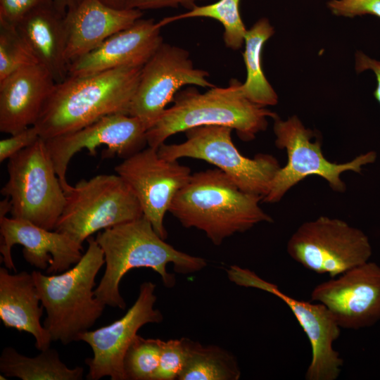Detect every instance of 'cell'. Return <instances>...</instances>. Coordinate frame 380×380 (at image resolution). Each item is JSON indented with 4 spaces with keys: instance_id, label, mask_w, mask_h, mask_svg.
<instances>
[{
    "instance_id": "obj_10",
    "label": "cell",
    "mask_w": 380,
    "mask_h": 380,
    "mask_svg": "<svg viewBox=\"0 0 380 380\" xmlns=\"http://www.w3.org/2000/svg\"><path fill=\"white\" fill-rule=\"evenodd\" d=\"M286 251L305 268L332 278L369 261L372 254L362 230L327 216L301 224L289 238Z\"/></svg>"
},
{
    "instance_id": "obj_5",
    "label": "cell",
    "mask_w": 380,
    "mask_h": 380,
    "mask_svg": "<svg viewBox=\"0 0 380 380\" xmlns=\"http://www.w3.org/2000/svg\"><path fill=\"white\" fill-rule=\"evenodd\" d=\"M81 259L69 270L52 275L32 272L46 312L43 326L52 341L68 345L96 323L106 305L94 296L96 277L105 264L102 249L92 236Z\"/></svg>"
},
{
    "instance_id": "obj_36",
    "label": "cell",
    "mask_w": 380,
    "mask_h": 380,
    "mask_svg": "<svg viewBox=\"0 0 380 380\" xmlns=\"http://www.w3.org/2000/svg\"><path fill=\"white\" fill-rule=\"evenodd\" d=\"M106 5L118 9L127 8L128 0H101Z\"/></svg>"
},
{
    "instance_id": "obj_17",
    "label": "cell",
    "mask_w": 380,
    "mask_h": 380,
    "mask_svg": "<svg viewBox=\"0 0 380 380\" xmlns=\"http://www.w3.org/2000/svg\"><path fill=\"white\" fill-rule=\"evenodd\" d=\"M1 261L9 270L16 272L11 248L23 246L24 259L47 274L61 273L75 265L83 255V247L67 234L49 230L29 221L0 217Z\"/></svg>"
},
{
    "instance_id": "obj_13",
    "label": "cell",
    "mask_w": 380,
    "mask_h": 380,
    "mask_svg": "<svg viewBox=\"0 0 380 380\" xmlns=\"http://www.w3.org/2000/svg\"><path fill=\"white\" fill-rule=\"evenodd\" d=\"M115 171L137 196L155 232L166 239L164 217L176 194L189 180L190 167L160 157L158 148L148 146L124 159Z\"/></svg>"
},
{
    "instance_id": "obj_26",
    "label": "cell",
    "mask_w": 380,
    "mask_h": 380,
    "mask_svg": "<svg viewBox=\"0 0 380 380\" xmlns=\"http://www.w3.org/2000/svg\"><path fill=\"white\" fill-rule=\"evenodd\" d=\"M241 0H218L204 6L195 5L189 11L164 18L163 26L172 22L191 18H210L219 21L224 27L223 40L227 48L238 50L244 44L247 30L241 17Z\"/></svg>"
},
{
    "instance_id": "obj_9",
    "label": "cell",
    "mask_w": 380,
    "mask_h": 380,
    "mask_svg": "<svg viewBox=\"0 0 380 380\" xmlns=\"http://www.w3.org/2000/svg\"><path fill=\"white\" fill-rule=\"evenodd\" d=\"M273 120L275 145L286 150L288 159L276 174L269 193L262 199L265 203L279 202L291 188L311 175L322 177L332 190L343 192V172L360 173L363 165L376 160V152L370 151L347 163L331 162L323 155L320 141H311L315 137L313 131L306 128L298 116L292 115L286 120L277 116Z\"/></svg>"
},
{
    "instance_id": "obj_11",
    "label": "cell",
    "mask_w": 380,
    "mask_h": 380,
    "mask_svg": "<svg viewBox=\"0 0 380 380\" xmlns=\"http://www.w3.org/2000/svg\"><path fill=\"white\" fill-rule=\"evenodd\" d=\"M226 272L228 279L236 285L270 293L291 309L311 346V361L305 373L307 380L338 378L343 360L333 344L338 338L341 328L323 304L295 299L282 292L277 285L262 279L247 268L233 265Z\"/></svg>"
},
{
    "instance_id": "obj_23",
    "label": "cell",
    "mask_w": 380,
    "mask_h": 380,
    "mask_svg": "<svg viewBox=\"0 0 380 380\" xmlns=\"http://www.w3.org/2000/svg\"><path fill=\"white\" fill-rule=\"evenodd\" d=\"M274 33V27L269 20L262 18L247 30L244 40L243 58L246 78L244 82H241V89L248 99L262 107L275 106L278 103V96L262 68L264 45Z\"/></svg>"
},
{
    "instance_id": "obj_7",
    "label": "cell",
    "mask_w": 380,
    "mask_h": 380,
    "mask_svg": "<svg viewBox=\"0 0 380 380\" xmlns=\"http://www.w3.org/2000/svg\"><path fill=\"white\" fill-rule=\"evenodd\" d=\"M65 195V203L54 230L82 245L96 232L144 216L137 196L118 175L80 180Z\"/></svg>"
},
{
    "instance_id": "obj_8",
    "label": "cell",
    "mask_w": 380,
    "mask_h": 380,
    "mask_svg": "<svg viewBox=\"0 0 380 380\" xmlns=\"http://www.w3.org/2000/svg\"><path fill=\"white\" fill-rule=\"evenodd\" d=\"M233 129L221 125H202L186 130L180 144H163L160 157L169 160L192 158L205 160L226 173L243 191L263 198L280 169L277 159L259 153L253 158L243 156L232 140Z\"/></svg>"
},
{
    "instance_id": "obj_25",
    "label": "cell",
    "mask_w": 380,
    "mask_h": 380,
    "mask_svg": "<svg viewBox=\"0 0 380 380\" xmlns=\"http://www.w3.org/2000/svg\"><path fill=\"white\" fill-rule=\"evenodd\" d=\"M186 357L177 380H238L241 369L236 357L215 345H203L182 338Z\"/></svg>"
},
{
    "instance_id": "obj_34",
    "label": "cell",
    "mask_w": 380,
    "mask_h": 380,
    "mask_svg": "<svg viewBox=\"0 0 380 380\" xmlns=\"http://www.w3.org/2000/svg\"><path fill=\"white\" fill-rule=\"evenodd\" d=\"M355 68L357 72L372 70L374 73L377 85L374 95L380 103V61L372 58L362 51H358L355 54Z\"/></svg>"
},
{
    "instance_id": "obj_2",
    "label": "cell",
    "mask_w": 380,
    "mask_h": 380,
    "mask_svg": "<svg viewBox=\"0 0 380 380\" xmlns=\"http://www.w3.org/2000/svg\"><path fill=\"white\" fill-rule=\"evenodd\" d=\"M142 67L68 75L56 83L34 125L40 137L46 140L68 134L106 115H128Z\"/></svg>"
},
{
    "instance_id": "obj_3",
    "label": "cell",
    "mask_w": 380,
    "mask_h": 380,
    "mask_svg": "<svg viewBox=\"0 0 380 380\" xmlns=\"http://www.w3.org/2000/svg\"><path fill=\"white\" fill-rule=\"evenodd\" d=\"M262 197L241 191L218 168L192 173L169 211L186 228L205 233L215 246L236 233L273 220L260 206Z\"/></svg>"
},
{
    "instance_id": "obj_35",
    "label": "cell",
    "mask_w": 380,
    "mask_h": 380,
    "mask_svg": "<svg viewBox=\"0 0 380 380\" xmlns=\"http://www.w3.org/2000/svg\"><path fill=\"white\" fill-rule=\"evenodd\" d=\"M57 9L64 15H65L67 10L75 4H76L80 0H53Z\"/></svg>"
},
{
    "instance_id": "obj_29",
    "label": "cell",
    "mask_w": 380,
    "mask_h": 380,
    "mask_svg": "<svg viewBox=\"0 0 380 380\" xmlns=\"http://www.w3.org/2000/svg\"><path fill=\"white\" fill-rule=\"evenodd\" d=\"M185 357L182 338L162 340L159 366L154 380H177L184 367Z\"/></svg>"
},
{
    "instance_id": "obj_12",
    "label": "cell",
    "mask_w": 380,
    "mask_h": 380,
    "mask_svg": "<svg viewBox=\"0 0 380 380\" xmlns=\"http://www.w3.org/2000/svg\"><path fill=\"white\" fill-rule=\"evenodd\" d=\"M208 76L194 66L186 50L163 42L141 68L128 115L141 120L148 130L182 87H215Z\"/></svg>"
},
{
    "instance_id": "obj_22",
    "label": "cell",
    "mask_w": 380,
    "mask_h": 380,
    "mask_svg": "<svg viewBox=\"0 0 380 380\" xmlns=\"http://www.w3.org/2000/svg\"><path fill=\"white\" fill-rule=\"evenodd\" d=\"M64 18L51 0L32 9L16 25L39 63L56 83L68 76Z\"/></svg>"
},
{
    "instance_id": "obj_27",
    "label": "cell",
    "mask_w": 380,
    "mask_h": 380,
    "mask_svg": "<svg viewBox=\"0 0 380 380\" xmlns=\"http://www.w3.org/2000/svg\"><path fill=\"white\" fill-rule=\"evenodd\" d=\"M161 341L137 334L124 358L126 380H154L160 355Z\"/></svg>"
},
{
    "instance_id": "obj_4",
    "label": "cell",
    "mask_w": 380,
    "mask_h": 380,
    "mask_svg": "<svg viewBox=\"0 0 380 380\" xmlns=\"http://www.w3.org/2000/svg\"><path fill=\"white\" fill-rule=\"evenodd\" d=\"M241 85L232 79L227 87H213L204 93L193 85L179 91L173 105L146 131L147 144L158 148L170 136L202 125L227 126L243 141L254 139L267 129L268 118L278 115L248 99Z\"/></svg>"
},
{
    "instance_id": "obj_1",
    "label": "cell",
    "mask_w": 380,
    "mask_h": 380,
    "mask_svg": "<svg viewBox=\"0 0 380 380\" xmlns=\"http://www.w3.org/2000/svg\"><path fill=\"white\" fill-rule=\"evenodd\" d=\"M96 241L104 255L106 269L94 296L106 305L124 310L120 292L123 277L134 268L146 267L156 272L166 288H172L176 279L167 271L172 263L175 272L190 274L207 265L204 258L177 250L166 243L144 216L100 231Z\"/></svg>"
},
{
    "instance_id": "obj_18",
    "label": "cell",
    "mask_w": 380,
    "mask_h": 380,
    "mask_svg": "<svg viewBox=\"0 0 380 380\" xmlns=\"http://www.w3.org/2000/svg\"><path fill=\"white\" fill-rule=\"evenodd\" d=\"M162 27L160 21L139 18L70 63L68 75H89L122 67H142L163 42Z\"/></svg>"
},
{
    "instance_id": "obj_28",
    "label": "cell",
    "mask_w": 380,
    "mask_h": 380,
    "mask_svg": "<svg viewBox=\"0 0 380 380\" xmlns=\"http://www.w3.org/2000/svg\"><path fill=\"white\" fill-rule=\"evenodd\" d=\"M37 63L16 27L0 23V82L20 68Z\"/></svg>"
},
{
    "instance_id": "obj_31",
    "label": "cell",
    "mask_w": 380,
    "mask_h": 380,
    "mask_svg": "<svg viewBox=\"0 0 380 380\" xmlns=\"http://www.w3.org/2000/svg\"><path fill=\"white\" fill-rule=\"evenodd\" d=\"M51 0H0V23L16 27L37 6Z\"/></svg>"
},
{
    "instance_id": "obj_6",
    "label": "cell",
    "mask_w": 380,
    "mask_h": 380,
    "mask_svg": "<svg viewBox=\"0 0 380 380\" xmlns=\"http://www.w3.org/2000/svg\"><path fill=\"white\" fill-rule=\"evenodd\" d=\"M8 160V178L1 193L10 201L11 217L54 230L65 195L45 140L40 137Z\"/></svg>"
},
{
    "instance_id": "obj_30",
    "label": "cell",
    "mask_w": 380,
    "mask_h": 380,
    "mask_svg": "<svg viewBox=\"0 0 380 380\" xmlns=\"http://www.w3.org/2000/svg\"><path fill=\"white\" fill-rule=\"evenodd\" d=\"M327 6L338 16L372 15L380 18V0H330Z\"/></svg>"
},
{
    "instance_id": "obj_21",
    "label": "cell",
    "mask_w": 380,
    "mask_h": 380,
    "mask_svg": "<svg viewBox=\"0 0 380 380\" xmlns=\"http://www.w3.org/2000/svg\"><path fill=\"white\" fill-rule=\"evenodd\" d=\"M32 277L26 271L11 274L0 268V319L6 328L32 335L35 348H50L51 336L41 324L44 309Z\"/></svg>"
},
{
    "instance_id": "obj_14",
    "label": "cell",
    "mask_w": 380,
    "mask_h": 380,
    "mask_svg": "<svg viewBox=\"0 0 380 380\" xmlns=\"http://www.w3.org/2000/svg\"><path fill=\"white\" fill-rule=\"evenodd\" d=\"M155 290L153 282H143L136 301L120 319L79 335L77 341L87 343L93 352V356L84 360L89 367L87 379L109 376L111 380H126L124 358L139 329L163 319L161 312L154 308L157 300Z\"/></svg>"
},
{
    "instance_id": "obj_33",
    "label": "cell",
    "mask_w": 380,
    "mask_h": 380,
    "mask_svg": "<svg viewBox=\"0 0 380 380\" xmlns=\"http://www.w3.org/2000/svg\"><path fill=\"white\" fill-rule=\"evenodd\" d=\"M199 1L205 0H128L126 8L142 11L163 8H177L181 6L189 10L196 5V3Z\"/></svg>"
},
{
    "instance_id": "obj_32",
    "label": "cell",
    "mask_w": 380,
    "mask_h": 380,
    "mask_svg": "<svg viewBox=\"0 0 380 380\" xmlns=\"http://www.w3.org/2000/svg\"><path fill=\"white\" fill-rule=\"evenodd\" d=\"M40 138L37 127L34 125L11 134L0 141V162L9 159L21 150L31 146Z\"/></svg>"
},
{
    "instance_id": "obj_15",
    "label": "cell",
    "mask_w": 380,
    "mask_h": 380,
    "mask_svg": "<svg viewBox=\"0 0 380 380\" xmlns=\"http://www.w3.org/2000/svg\"><path fill=\"white\" fill-rule=\"evenodd\" d=\"M146 125L139 118L125 113L106 115L77 131L45 140L56 172L65 192L72 186L66 179L68 164L84 148L95 156L96 148L107 146L104 156L125 159L147 144Z\"/></svg>"
},
{
    "instance_id": "obj_16",
    "label": "cell",
    "mask_w": 380,
    "mask_h": 380,
    "mask_svg": "<svg viewBox=\"0 0 380 380\" xmlns=\"http://www.w3.org/2000/svg\"><path fill=\"white\" fill-rule=\"evenodd\" d=\"M311 300L323 304L341 328L360 329L380 320V266L366 262L317 285Z\"/></svg>"
},
{
    "instance_id": "obj_24",
    "label": "cell",
    "mask_w": 380,
    "mask_h": 380,
    "mask_svg": "<svg viewBox=\"0 0 380 380\" xmlns=\"http://www.w3.org/2000/svg\"><path fill=\"white\" fill-rule=\"evenodd\" d=\"M0 372L6 377L22 380H80L84 368H70L64 364L56 349L48 348L33 357L6 347L0 356Z\"/></svg>"
},
{
    "instance_id": "obj_19",
    "label": "cell",
    "mask_w": 380,
    "mask_h": 380,
    "mask_svg": "<svg viewBox=\"0 0 380 380\" xmlns=\"http://www.w3.org/2000/svg\"><path fill=\"white\" fill-rule=\"evenodd\" d=\"M142 15L139 9H118L101 0H80L67 10L64 18L69 65L111 35L131 26Z\"/></svg>"
},
{
    "instance_id": "obj_20",
    "label": "cell",
    "mask_w": 380,
    "mask_h": 380,
    "mask_svg": "<svg viewBox=\"0 0 380 380\" xmlns=\"http://www.w3.org/2000/svg\"><path fill=\"white\" fill-rule=\"evenodd\" d=\"M56 83L39 63L20 68L0 82V131L11 135L34 125Z\"/></svg>"
}]
</instances>
